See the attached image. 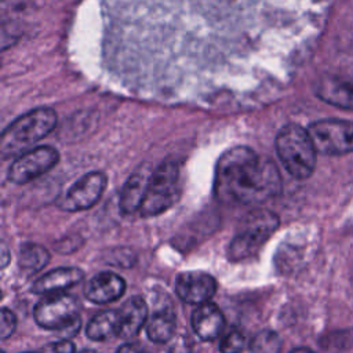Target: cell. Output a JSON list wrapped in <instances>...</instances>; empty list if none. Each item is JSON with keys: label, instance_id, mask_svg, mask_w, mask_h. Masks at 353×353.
I'll return each mask as SVG.
<instances>
[{"label": "cell", "instance_id": "20", "mask_svg": "<svg viewBox=\"0 0 353 353\" xmlns=\"http://www.w3.org/2000/svg\"><path fill=\"white\" fill-rule=\"evenodd\" d=\"M281 338L277 332L270 330H263L258 332L251 343L250 352L251 353H280L281 350Z\"/></svg>", "mask_w": 353, "mask_h": 353}, {"label": "cell", "instance_id": "27", "mask_svg": "<svg viewBox=\"0 0 353 353\" xmlns=\"http://www.w3.org/2000/svg\"><path fill=\"white\" fill-rule=\"evenodd\" d=\"M81 353H94L92 350H84V352H81Z\"/></svg>", "mask_w": 353, "mask_h": 353}, {"label": "cell", "instance_id": "12", "mask_svg": "<svg viewBox=\"0 0 353 353\" xmlns=\"http://www.w3.org/2000/svg\"><path fill=\"white\" fill-rule=\"evenodd\" d=\"M152 172L153 171L149 170V164H142L125 181V183L121 189L120 201H119L120 211L123 214L130 215V214H134L135 211L141 210Z\"/></svg>", "mask_w": 353, "mask_h": 353}, {"label": "cell", "instance_id": "2", "mask_svg": "<svg viewBox=\"0 0 353 353\" xmlns=\"http://www.w3.org/2000/svg\"><path fill=\"white\" fill-rule=\"evenodd\" d=\"M57 124V113L51 108H36L10 123L0 137V156L3 160L18 157L48 135Z\"/></svg>", "mask_w": 353, "mask_h": 353}, {"label": "cell", "instance_id": "4", "mask_svg": "<svg viewBox=\"0 0 353 353\" xmlns=\"http://www.w3.org/2000/svg\"><path fill=\"white\" fill-rule=\"evenodd\" d=\"M279 216L266 208L250 211L240 222L229 244V259L243 261L259 251L279 228Z\"/></svg>", "mask_w": 353, "mask_h": 353}, {"label": "cell", "instance_id": "15", "mask_svg": "<svg viewBox=\"0 0 353 353\" xmlns=\"http://www.w3.org/2000/svg\"><path fill=\"white\" fill-rule=\"evenodd\" d=\"M119 310V336L130 339L145 325L148 319V305L141 296L128 298Z\"/></svg>", "mask_w": 353, "mask_h": 353}, {"label": "cell", "instance_id": "5", "mask_svg": "<svg viewBox=\"0 0 353 353\" xmlns=\"http://www.w3.org/2000/svg\"><path fill=\"white\" fill-rule=\"evenodd\" d=\"M181 194V170L176 161L164 160L149 179L148 190L141 205L142 216H156L171 208Z\"/></svg>", "mask_w": 353, "mask_h": 353}, {"label": "cell", "instance_id": "16", "mask_svg": "<svg viewBox=\"0 0 353 353\" xmlns=\"http://www.w3.org/2000/svg\"><path fill=\"white\" fill-rule=\"evenodd\" d=\"M316 95L334 106L353 112V83L338 77H323L316 84Z\"/></svg>", "mask_w": 353, "mask_h": 353}, {"label": "cell", "instance_id": "22", "mask_svg": "<svg viewBox=\"0 0 353 353\" xmlns=\"http://www.w3.org/2000/svg\"><path fill=\"white\" fill-rule=\"evenodd\" d=\"M15 328H17L15 314L10 309L3 307L1 314H0V338L7 339L8 336H11L14 334Z\"/></svg>", "mask_w": 353, "mask_h": 353}, {"label": "cell", "instance_id": "18", "mask_svg": "<svg viewBox=\"0 0 353 353\" xmlns=\"http://www.w3.org/2000/svg\"><path fill=\"white\" fill-rule=\"evenodd\" d=\"M85 334L92 341H108L119 336V310L110 309L95 314L87 324Z\"/></svg>", "mask_w": 353, "mask_h": 353}, {"label": "cell", "instance_id": "8", "mask_svg": "<svg viewBox=\"0 0 353 353\" xmlns=\"http://www.w3.org/2000/svg\"><path fill=\"white\" fill-rule=\"evenodd\" d=\"M59 160V153L52 146H37L14 159L8 168V181L17 185L28 183L32 179L48 172Z\"/></svg>", "mask_w": 353, "mask_h": 353}, {"label": "cell", "instance_id": "24", "mask_svg": "<svg viewBox=\"0 0 353 353\" xmlns=\"http://www.w3.org/2000/svg\"><path fill=\"white\" fill-rule=\"evenodd\" d=\"M117 353H149L146 349H143L141 345L137 343H124L117 349Z\"/></svg>", "mask_w": 353, "mask_h": 353}, {"label": "cell", "instance_id": "21", "mask_svg": "<svg viewBox=\"0 0 353 353\" xmlns=\"http://www.w3.org/2000/svg\"><path fill=\"white\" fill-rule=\"evenodd\" d=\"M244 335L240 331L233 330L223 336L219 343V350L222 353H241V350L244 349Z\"/></svg>", "mask_w": 353, "mask_h": 353}, {"label": "cell", "instance_id": "28", "mask_svg": "<svg viewBox=\"0 0 353 353\" xmlns=\"http://www.w3.org/2000/svg\"><path fill=\"white\" fill-rule=\"evenodd\" d=\"M25 353H34V352H25Z\"/></svg>", "mask_w": 353, "mask_h": 353}, {"label": "cell", "instance_id": "23", "mask_svg": "<svg viewBox=\"0 0 353 353\" xmlns=\"http://www.w3.org/2000/svg\"><path fill=\"white\" fill-rule=\"evenodd\" d=\"M43 353H76V347L69 339H62L48 343L43 349Z\"/></svg>", "mask_w": 353, "mask_h": 353}, {"label": "cell", "instance_id": "3", "mask_svg": "<svg viewBox=\"0 0 353 353\" xmlns=\"http://www.w3.org/2000/svg\"><path fill=\"white\" fill-rule=\"evenodd\" d=\"M276 152L284 168L295 179L309 178L316 168L317 150L307 128L290 123L281 127L274 141Z\"/></svg>", "mask_w": 353, "mask_h": 353}, {"label": "cell", "instance_id": "26", "mask_svg": "<svg viewBox=\"0 0 353 353\" xmlns=\"http://www.w3.org/2000/svg\"><path fill=\"white\" fill-rule=\"evenodd\" d=\"M290 353H314V352L310 350V349H307V347H296V349L291 350Z\"/></svg>", "mask_w": 353, "mask_h": 353}, {"label": "cell", "instance_id": "6", "mask_svg": "<svg viewBox=\"0 0 353 353\" xmlns=\"http://www.w3.org/2000/svg\"><path fill=\"white\" fill-rule=\"evenodd\" d=\"M33 317L41 328L58 331L65 339L74 336L81 325L77 301L62 292L40 299L33 309Z\"/></svg>", "mask_w": 353, "mask_h": 353}, {"label": "cell", "instance_id": "10", "mask_svg": "<svg viewBox=\"0 0 353 353\" xmlns=\"http://www.w3.org/2000/svg\"><path fill=\"white\" fill-rule=\"evenodd\" d=\"M176 295L189 305H203L216 292L215 279L200 270L181 273L175 280Z\"/></svg>", "mask_w": 353, "mask_h": 353}, {"label": "cell", "instance_id": "13", "mask_svg": "<svg viewBox=\"0 0 353 353\" xmlns=\"http://www.w3.org/2000/svg\"><path fill=\"white\" fill-rule=\"evenodd\" d=\"M192 328L200 339L214 341L225 328V316L215 303L205 302L192 313Z\"/></svg>", "mask_w": 353, "mask_h": 353}, {"label": "cell", "instance_id": "9", "mask_svg": "<svg viewBox=\"0 0 353 353\" xmlns=\"http://www.w3.org/2000/svg\"><path fill=\"white\" fill-rule=\"evenodd\" d=\"M108 183L106 174L91 171L79 178L59 200L58 205L65 211H83L92 207L102 196Z\"/></svg>", "mask_w": 353, "mask_h": 353}, {"label": "cell", "instance_id": "25", "mask_svg": "<svg viewBox=\"0 0 353 353\" xmlns=\"http://www.w3.org/2000/svg\"><path fill=\"white\" fill-rule=\"evenodd\" d=\"M8 261H10V254H8V251H7L6 244H3V245H1V261H0L1 268H6V266L8 265Z\"/></svg>", "mask_w": 353, "mask_h": 353}, {"label": "cell", "instance_id": "14", "mask_svg": "<svg viewBox=\"0 0 353 353\" xmlns=\"http://www.w3.org/2000/svg\"><path fill=\"white\" fill-rule=\"evenodd\" d=\"M84 277V273L79 268H57L44 276L39 277L33 284L30 291L33 294H58L76 284H79Z\"/></svg>", "mask_w": 353, "mask_h": 353}, {"label": "cell", "instance_id": "19", "mask_svg": "<svg viewBox=\"0 0 353 353\" xmlns=\"http://www.w3.org/2000/svg\"><path fill=\"white\" fill-rule=\"evenodd\" d=\"M50 261V252L40 244L25 243L19 250L18 265L19 268L32 274L41 270Z\"/></svg>", "mask_w": 353, "mask_h": 353}, {"label": "cell", "instance_id": "17", "mask_svg": "<svg viewBox=\"0 0 353 353\" xmlns=\"http://www.w3.org/2000/svg\"><path fill=\"white\" fill-rule=\"evenodd\" d=\"M176 328V316L168 306L159 309L150 319L146 334L152 342L164 343L174 336Z\"/></svg>", "mask_w": 353, "mask_h": 353}, {"label": "cell", "instance_id": "1", "mask_svg": "<svg viewBox=\"0 0 353 353\" xmlns=\"http://www.w3.org/2000/svg\"><path fill=\"white\" fill-rule=\"evenodd\" d=\"M214 186L222 201L262 204L281 192V176L272 160L251 148L236 146L221 154Z\"/></svg>", "mask_w": 353, "mask_h": 353}, {"label": "cell", "instance_id": "7", "mask_svg": "<svg viewBox=\"0 0 353 353\" xmlns=\"http://www.w3.org/2000/svg\"><path fill=\"white\" fill-rule=\"evenodd\" d=\"M317 153L342 156L353 152V121L324 119L307 127Z\"/></svg>", "mask_w": 353, "mask_h": 353}, {"label": "cell", "instance_id": "11", "mask_svg": "<svg viewBox=\"0 0 353 353\" xmlns=\"http://www.w3.org/2000/svg\"><path fill=\"white\" fill-rule=\"evenodd\" d=\"M125 291V281L116 273L101 272L92 276L84 287L85 298L97 305L117 301Z\"/></svg>", "mask_w": 353, "mask_h": 353}]
</instances>
